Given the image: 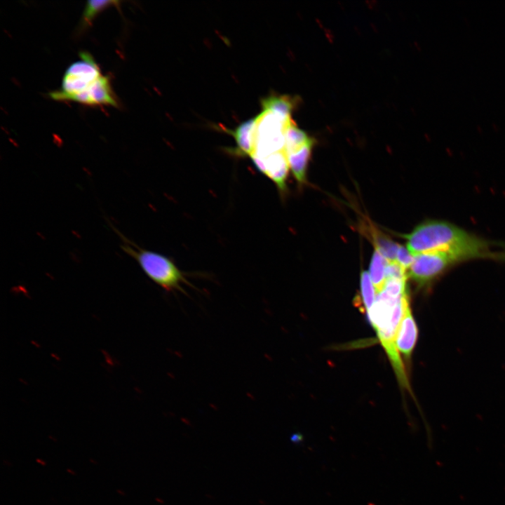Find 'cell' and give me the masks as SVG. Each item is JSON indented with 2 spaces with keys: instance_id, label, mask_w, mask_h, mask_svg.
<instances>
[{
  "instance_id": "obj_1",
  "label": "cell",
  "mask_w": 505,
  "mask_h": 505,
  "mask_svg": "<svg viewBox=\"0 0 505 505\" xmlns=\"http://www.w3.org/2000/svg\"><path fill=\"white\" fill-rule=\"evenodd\" d=\"M403 237L413 256L440 252L454 256L459 262L478 258L505 259V252L493 250L487 241L446 221L426 220Z\"/></svg>"
},
{
  "instance_id": "obj_2",
  "label": "cell",
  "mask_w": 505,
  "mask_h": 505,
  "mask_svg": "<svg viewBox=\"0 0 505 505\" xmlns=\"http://www.w3.org/2000/svg\"><path fill=\"white\" fill-rule=\"evenodd\" d=\"M408 306V292L400 297H393L382 290L367 314L391 362L400 384L409 390L403 363L396 345V333Z\"/></svg>"
},
{
  "instance_id": "obj_3",
  "label": "cell",
  "mask_w": 505,
  "mask_h": 505,
  "mask_svg": "<svg viewBox=\"0 0 505 505\" xmlns=\"http://www.w3.org/2000/svg\"><path fill=\"white\" fill-rule=\"evenodd\" d=\"M121 239L122 250L133 258L144 273L156 285L168 292L185 293L183 284L190 285L187 275L169 257L159 252L140 248L114 229Z\"/></svg>"
},
{
  "instance_id": "obj_4",
  "label": "cell",
  "mask_w": 505,
  "mask_h": 505,
  "mask_svg": "<svg viewBox=\"0 0 505 505\" xmlns=\"http://www.w3.org/2000/svg\"><path fill=\"white\" fill-rule=\"evenodd\" d=\"M294 122L292 115L262 109L255 117L252 149L250 158L254 163L274 154L285 151V134Z\"/></svg>"
},
{
  "instance_id": "obj_5",
  "label": "cell",
  "mask_w": 505,
  "mask_h": 505,
  "mask_svg": "<svg viewBox=\"0 0 505 505\" xmlns=\"http://www.w3.org/2000/svg\"><path fill=\"white\" fill-rule=\"evenodd\" d=\"M79 57L80 59L72 63L65 72L60 89L49 93L52 99L67 101L71 96L87 90L102 75L88 52H79Z\"/></svg>"
},
{
  "instance_id": "obj_6",
  "label": "cell",
  "mask_w": 505,
  "mask_h": 505,
  "mask_svg": "<svg viewBox=\"0 0 505 505\" xmlns=\"http://www.w3.org/2000/svg\"><path fill=\"white\" fill-rule=\"evenodd\" d=\"M459 261L454 256L440 252H428L414 256L408 277L419 287H424L436 279L450 266Z\"/></svg>"
},
{
  "instance_id": "obj_7",
  "label": "cell",
  "mask_w": 505,
  "mask_h": 505,
  "mask_svg": "<svg viewBox=\"0 0 505 505\" xmlns=\"http://www.w3.org/2000/svg\"><path fill=\"white\" fill-rule=\"evenodd\" d=\"M253 163L259 171L275 183L281 193L286 191L290 167L285 151L274 154Z\"/></svg>"
},
{
  "instance_id": "obj_8",
  "label": "cell",
  "mask_w": 505,
  "mask_h": 505,
  "mask_svg": "<svg viewBox=\"0 0 505 505\" xmlns=\"http://www.w3.org/2000/svg\"><path fill=\"white\" fill-rule=\"evenodd\" d=\"M67 101H74L88 105L118 106L109 80L103 74L87 90L71 96Z\"/></svg>"
},
{
  "instance_id": "obj_9",
  "label": "cell",
  "mask_w": 505,
  "mask_h": 505,
  "mask_svg": "<svg viewBox=\"0 0 505 505\" xmlns=\"http://www.w3.org/2000/svg\"><path fill=\"white\" fill-rule=\"evenodd\" d=\"M418 336V329L410 307L408 306L399 325L396 345L399 353L410 358L415 348Z\"/></svg>"
},
{
  "instance_id": "obj_10",
  "label": "cell",
  "mask_w": 505,
  "mask_h": 505,
  "mask_svg": "<svg viewBox=\"0 0 505 505\" xmlns=\"http://www.w3.org/2000/svg\"><path fill=\"white\" fill-rule=\"evenodd\" d=\"M255 117L242 122L234 130H227L236 141L234 153L241 156H250L252 149V131Z\"/></svg>"
},
{
  "instance_id": "obj_11",
  "label": "cell",
  "mask_w": 505,
  "mask_h": 505,
  "mask_svg": "<svg viewBox=\"0 0 505 505\" xmlns=\"http://www.w3.org/2000/svg\"><path fill=\"white\" fill-rule=\"evenodd\" d=\"M315 140L309 142L297 152L288 155L289 167L299 184L307 182V172Z\"/></svg>"
},
{
  "instance_id": "obj_12",
  "label": "cell",
  "mask_w": 505,
  "mask_h": 505,
  "mask_svg": "<svg viewBox=\"0 0 505 505\" xmlns=\"http://www.w3.org/2000/svg\"><path fill=\"white\" fill-rule=\"evenodd\" d=\"M367 231L375 250L384 257L386 262H395L400 245L371 225L368 227Z\"/></svg>"
},
{
  "instance_id": "obj_13",
  "label": "cell",
  "mask_w": 505,
  "mask_h": 505,
  "mask_svg": "<svg viewBox=\"0 0 505 505\" xmlns=\"http://www.w3.org/2000/svg\"><path fill=\"white\" fill-rule=\"evenodd\" d=\"M297 97L270 95L264 98L261 104L262 109L271 110L285 115H292V112L297 107Z\"/></svg>"
},
{
  "instance_id": "obj_14",
  "label": "cell",
  "mask_w": 505,
  "mask_h": 505,
  "mask_svg": "<svg viewBox=\"0 0 505 505\" xmlns=\"http://www.w3.org/2000/svg\"><path fill=\"white\" fill-rule=\"evenodd\" d=\"M314 140L303 130L299 128L295 121L288 127L285 134V152L287 156L297 152L306 144Z\"/></svg>"
},
{
  "instance_id": "obj_15",
  "label": "cell",
  "mask_w": 505,
  "mask_h": 505,
  "mask_svg": "<svg viewBox=\"0 0 505 505\" xmlns=\"http://www.w3.org/2000/svg\"><path fill=\"white\" fill-rule=\"evenodd\" d=\"M386 260L377 251L372 254L370 265V276L377 293L380 292L386 282L385 269Z\"/></svg>"
},
{
  "instance_id": "obj_16",
  "label": "cell",
  "mask_w": 505,
  "mask_h": 505,
  "mask_svg": "<svg viewBox=\"0 0 505 505\" xmlns=\"http://www.w3.org/2000/svg\"><path fill=\"white\" fill-rule=\"evenodd\" d=\"M361 299L367 314L372 308L376 300V290L369 273L363 271L361 274Z\"/></svg>"
},
{
  "instance_id": "obj_17",
  "label": "cell",
  "mask_w": 505,
  "mask_h": 505,
  "mask_svg": "<svg viewBox=\"0 0 505 505\" xmlns=\"http://www.w3.org/2000/svg\"><path fill=\"white\" fill-rule=\"evenodd\" d=\"M119 1L110 0H91L88 1L84 8L81 25L82 27L89 25L94 18L102 11L112 5H117Z\"/></svg>"
},
{
  "instance_id": "obj_18",
  "label": "cell",
  "mask_w": 505,
  "mask_h": 505,
  "mask_svg": "<svg viewBox=\"0 0 505 505\" xmlns=\"http://www.w3.org/2000/svg\"><path fill=\"white\" fill-rule=\"evenodd\" d=\"M385 276L386 280H407L408 278L406 270L403 267H402L396 261L387 262L385 269Z\"/></svg>"
},
{
  "instance_id": "obj_19",
  "label": "cell",
  "mask_w": 505,
  "mask_h": 505,
  "mask_svg": "<svg viewBox=\"0 0 505 505\" xmlns=\"http://www.w3.org/2000/svg\"><path fill=\"white\" fill-rule=\"evenodd\" d=\"M414 256L410 253L407 247L400 245L396 255V262L405 270L409 269L412 264Z\"/></svg>"
},
{
  "instance_id": "obj_20",
  "label": "cell",
  "mask_w": 505,
  "mask_h": 505,
  "mask_svg": "<svg viewBox=\"0 0 505 505\" xmlns=\"http://www.w3.org/2000/svg\"><path fill=\"white\" fill-rule=\"evenodd\" d=\"M36 462H37L38 463H40V464H41V465H43V466L46 465V462L41 461V459H36Z\"/></svg>"
},
{
  "instance_id": "obj_21",
  "label": "cell",
  "mask_w": 505,
  "mask_h": 505,
  "mask_svg": "<svg viewBox=\"0 0 505 505\" xmlns=\"http://www.w3.org/2000/svg\"><path fill=\"white\" fill-rule=\"evenodd\" d=\"M67 471L72 474H74V475L75 474L74 471H72V470H70L69 469H67Z\"/></svg>"
},
{
  "instance_id": "obj_22",
  "label": "cell",
  "mask_w": 505,
  "mask_h": 505,
  "mask_svg": "<svg viewBox=\"0 0 505 505\" xmlns=\"http://www.w3.org/2000/svg\"><path fill=\"white\" fill-rule=\"evenodd\" d=\"M117 492L120 493V494H121V495H125V493L123 492H121V491L119 490H117Z\"/></svg>"
}]
</instances>
